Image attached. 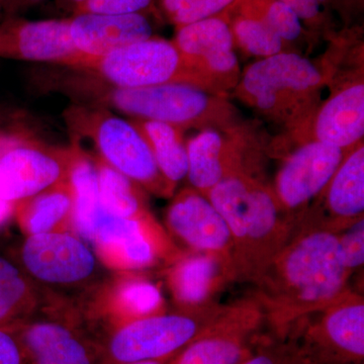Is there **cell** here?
Segmentation results:
<instances>
[{"label": "cell", "instance_id": "obj_1", "mask_svg": "<svg viewBox=\"0 0 364 364\" xmlns=\"http://www.w3.org/2000/svg\"><path fill=\"white\" fill-rule=\"evenodd\" d=\"M338 236L323 231L296 232L254 284L253 298L277 340L332 303L348 287Z\"/></svg>", "mask_w": 364, "mask_h": 364}, {"label": "cell", "instance_id": "obj_2", "mask_svg": "<svg viewBox=\"0 0 364 364\" xmlns=\"http://www.w3.org/2000/svg\"><path fill=\"white\" fill-rule=\"evenodd\" d=\"M70 182L74 193L72 232L114 272H140L168 267L183 254L156 221L126 219L112 214L100 203L97 167L93 158L72 146Z\"/></svg>", "mask_w": 364, "mask_h": 364}, {"label": "cell", "instance_id": "obj_3", "mask_svg": "<svg viewBox=\"0 0 364 364\" xmlns=\"http://www.w3.org/2000/svg\"><path fill=\"white\" fill-rule=\"evenodd\" d=\"M208 198L231 233L234 282L255 284L294 232L272 188L241 167L230 171Z\"/></svg>", "mask_w": 364, "mask_h": 364}, {"label": "cell", "instance_id": "obj_4", "mask_svg": "<svg viewBox=\"0 0 364 364\" xmlns=\"http://www.w3.org/2000/svg\"><path fill=\"white\" fill-rule=\"evenodd\" d=\"M16 263L56 306H64L68 291H78L82 301L109 277L95 251L72 231L26 237Z\"/></svg>", "mask_w": 364, "mask_h": 364}, {"label": "cell", "instance_id": "obj_5", "mask_svg": "<svg viewBox=\"0 0 364 364\" xmlns=\"http://www.w3.org/2000/svg\"><path fill=\"white\" fill-rule=\"evenodd\" d=\"M224 305L158 314L119 326L100 342L102 361H168L198 338Z\"/></svg>", "mask_w": 364, "mask_h": 364}, {"label": "cell", "instance_id": "obj_6", "mask_svg": "<svg viewBox=\"0 0 364 364\" xmlns=\"http://www.w3.org/2000/svg\"><path fill=\"white\" fill-rule=\"evenodd\" d=\"M67 121L75 133L95 143L100 158L112 168L159 198H171L176 186L158 168L149 145L132 122L97 109H78L67 114Z\"/></svg>", "mask_w": 364, "mask_h": 364}, {"label": "cell", "instance_id": "obj_7", "mask_svg": "<svg viewBox=\"0 0 364 364\" xmlns=\"http://www.w3.org/2000/svg\"><path fill=\"white\" fill-rule=\"evenodd\" d=\"M296 339L310 364H363L364 299L347 289L318 312L299 321Z\"/></svg>", "mask_w": 364, "mask_h": 364}, {"label": "cell", "instance_id": "obj_8", "mask_svg": "<svg viewBox=\"0 0 364 364\" xmlns=\"http://www.w3.org/2000/svg\"><path fill=\"white\" fill-rule=\"evenodd\" d=\"M324 82L318 67L296 53L282 52L248 67L238 85L239 95L270 117H293L296 105H306Z\"/></svg>", "mask_w": 364, "mask_h": 364}, {"label": "cell", "instance_id": "obj_9", "mask_svg": "<svg viewBox=\"0 0 364 364\" xmlns=\"http://www.w3.org/2000/svg\"><path fill=\"white\" fill-rule=\"evenodd\" d=\"M78 68L97 72L119 88L147 87L166 83L198 86L193 71L174 43L156 38L119 48L100 58L86 57Z\"/></svg>", "mask_w": 364, "mask_h": 364}, {"label": "cell", "instance_id": "obj_10", "mask_svg": "<svg viewBox=\"0 0 364 364\" xmlns=\"http://www.w3.org/2000/svg\"><path fill=\"white\" fill-rule=\"evenodd\" d=\"M73 149L0 135V200L16 203L70 178Z\"/></svg>", "mask_w": 364, "mask_h": 364}, {"label": "cell", "instance_id": "obj_11", "mask_svg": "<svg viewBox=\"0 0 364 364\" xmlns=\"http://www.w3.org/2000/svg\"><path fill=\"white\" fill-rule=\"evenodd\" d=\"M119 111L147 121L161 122L181 129L208 124L224 102L188 83H166L147 87L119 88L105 95Z\"/></svg>", "mask_w": 364, "mask_h": 364}, {"label": "cell", "instance_id": "obj_12", "mask_svg": "<svg viewBox=\"0 0 364 364\" xmlns=\"http://www.w3.org/2000/svg\"><path fill=\"white\" fill-rule=\"evenodd\" d=\"M253 296L224 305L202 334L167 364H242L253 354L252 340L264 323Z\"/></svg>", "mask_w": 364, "mask_h": 364}, {"label": "cell", "instance_id": "obj_13", "mask_svg": "<svg viewBox=\"0 0 364 364\" xmlns=\"http://www.w3.org/2000/svg\"><path fill=\"white\" fill-rule=\"evenodd\" d=\"M348 152L329 144L310 140L287 156L272 188L282 214L294 230Z\"/></svg>", "mask_w": 364, "mask_h": 364}, {"label": "cell", "instance_id": "obj_14", "mask_svg": "<svg viewBox=\"0 0 364 364\" xmlns=\"http://www.w3.org/2000/svg\"><path fill=\"white\" fill-rule=\"evenodd\" d=\"M165 227L182 252L214 256L229 269L234 282L231 233L207 196L193 188L182 189L167 208Z\"/></svg>", "mask_w": 364, "mask_h": 364}, {"label": "cell", "instance_id": "obj_15", "mask_svg": "<svg viewBox=\"0 0 364 364\" xmlns=\"http://www.w3.org/2000/svg\"><path fill=\"white\" fill-rule=\"evenodd\" d=\"M364 220V147L349 151L324 191L306 208L296 232L338 235Z\"/></svg>", "mask_w": 364, "mask_h": 364}, {"label": "cell", "instance_id": "obj_16", "mask_svg": "<svg viewBox=\"0 0 364 364\" xmlns=\"http://www.w3.org/2000/svg\"><path fill=\"white\" fill-rule=\"evenodd\" d=\"M88 320L104 323L107 333L119 326L166 312L156 284L140 272H114L80 304Z\"/></svg>", "mask_w": 364, "mask_h": 364}, {"label": "cell", "instance_id": "obj_17", "mask_svg": "<svg viewBox=\"0 0 364 364\" xmlns=\"http://www.w3.org/2000/svg\"><path fill=\"white\" fill-rule=\"evenodd\" d=\"M173 43L200 87L205 85V79L227 81L231 85L237 82L239 62L231 26L224 13L178 26Z\"/></svg>", "mask_w": 364, "mask_h": 364}, {"label": "cell", "instance_id": "obj_18", "mask_svg": "<svg viewBox=\"0 0 364 364\" xmlns=\"http://www.w3.org/2000/svg\"><path fill=\"white\" fill-rule=\"evenodd\" d=\"M20 342L28 364H100V344L63 321L31 320L9 330Z\"/></svg>", "mask_w": 364, "mask_h": 364}, {"label": "cell", "instance_id": "obj_19", "mask_svg": "<svg viewBox=\"0 0 364 364\" xmlns=\"http://www.w3.org/2000/svg\"><path fill=\"white\" fill-rule=\"evenodd\" d=\"M0 57L57 62L78 68L85 58L72 42L68 20H9L0 25Z\"/></svg>", "mask_w": 364, "mask_h": 364}, {"label": "cell", "instance_id": "obj_20", "mask_svg": "<svg viewBox=\"0 0 364 364\" xmlns=\"http://www.w3.org/2000/svg\"><path fill=\"white\" fill-rule=\"evenodd\" d=\"M165 279L177 310H198L215 305L218 296L233 282L231 272L208 254H182L165 268Z\"/></svg>", "mask_w": 364, "mask_h": 364}, {"label": "cell", "instance_id": "obj_21", "mask_svg": "<svg viewBox=\"0 0 364 364\" xmlns=\"http://www.w3.org/2000/svg\"><path fill=\"white\" fill-rule=\"evenodd\" d=\"M70 35L80 54L100 58L119 48L153 38V26L144 14H79L70 18Z\"/></svg>", "mask_w": 364, "mask_h": 364}, {"label": "cell", "instance_id": "obj_22", "mask_svg": "<svg viewBox=\"0 0 364 364\" xmlns=\"http://www.w3.org/2000/svg\"><path fill=\"white\" fill-rule=\"evenodd\" d=\"M363 134L364 85L359 81L344 86L320 107L312 140L350 151L360 144Z\"/></svg>", "mask_w": 364, "mask_h": 364}, {"label": "cell", "instance_id": "obj_23", "mask_svg": "<svg viewBox=\"0 0 364 364\" xmlns=\"http://www.w3.org/2000/svg\"><path fill=\"white\" fill-rule=\"evenodd\" d=\"M74 193L70 178L16 203L14 215L28 236L72 231Z\"/></svg>", "mask_w": 364, "mask_h": 364}, {"label": "cell", "instance_id": "obj_24", "mask_svg": "<svg viewBox=\"0 0 364 364\" xmlns=\"http://www.w3.org/2000/svg\"><path fill=\"white\" fill-rule=\"evenodd\" d=\"M188 174L191 188L207 196L241 160L228 147L219 131L207 128L186 144Z\"/></svg>", "mask_w": 364, "mask_h": 364}, {"label": "cell", "instance_id": "obj_25", "mask_svg": "<svg viewBox=\"0 0 364 364\" xmlns=\"http://www.w3.org/2000/svg\"><path fill=\"white\" fill-rule=\"evenodd\" d=\"M46 306L44 293L20 265L0 256V328L14 329Z\"/></svg>", "mask_w": 364, "mask_h": 364}, {"label": "cell", "instance_id": "obj_26", "mask_svg": "<svg viewBox=\"0 0 364 364\" xmlns=\"http://www.w3.org/2000/svg\"><path fill=\"white\" fill-rule=\"evenodd\" d=\"M100 203L119 217L134 220L154 219L140 186L112 168L102 158H95Z\"/></svg>", "mask_w": 364, "mask_h": 364}, {"label": "cell", "instance_id": "obj_27", "mask_svg": "<svg viewBox=\"0 0 364 364\" xmlns=\"http://www.w3.org/2000/svg\"><path fill=\"white\" fill-rule=\"evenodd\" d=\"M132 124L149 145L163 176L176 186L188 174V151L181 129L147 119H138Z\"/></svg>", "mask_w": 364, "mask_h": 364}, {"label": "cell", "instance_id": "obj_28", "mask_svg": "<svg viewBox=\"0 0 364 364\" xmlns=\"http://www.w3.org/2000/svg\"><path fill=\"white\" fill-rule=\"evenodd\" d=\"M233 33L235 44L244 52L263 59L284 52V41L264 23L229 7L224 11Z\"/></svg>", "mask_w": 364, "mask_h": 364}, {"label": "cell", "instance_id": "obj_29", "mask_svg": "<svg viewBox=\"0 0 364 364\" xmlns=\"http://www.w3.org/2000/svg\"><path fill=\"white\" fill-rule=\"evenodd\" d=\"M231 9L264 21L284 44L294 42L304 33V23L282 0H236Z\"/></svg>", "mask_w": 364, "mask_h": 364}, {"label": "cell", "instance_id": "obj_30", "mask_svg": "<svg viewBox=\"0 0 364 364\" xmlns=\"http://www.w3.org/2000/svg\"><path fill=\"white\" fill-rule=\"evenodd\" d=\"M236 0H160L168 20L178 26L221 14Z\"/></svg>", "mask_w": 364, "mask_h": 364}, {"label": "cell", "instance_id": "obj_31", "mask_svg": "<svg viewBox=\"0 0 364 364\" xmlns=\"http://www.w3.org/2000/svg\"><path fill=\"white\" fill-rule=\"evenodd\" d=\"M242 364H310L293 336L262 345Z\"/></svg>", "mask_w": 364, "mask_h": 364}, {"label": "cell", "instance_id": "obj_32", "mask_svg": "<svg viewBox=\"0 0 364 364\" xmlns=\"http://www.w3.org/2000/svg\"><path fill=\"white\" fill-rule=\"evenodd\" d=\"M153 0H85L74 9V14H143L152 4Z\"/></svg>", "mask_w": 364, "mask_h": 364}, {"label": "cell", "instance_id": "obj_33", "mask_svg": "<svg viewBox=\"0 0 364 364\" xmlns=\"http://www.w3.org/2000/svg\"><path fill=\"white\" fill-rule=\"evenodd\" d=\"M345 267L352 273L363 267L364 220L337 235Z\"/></svg>", "mask_w": 364, "mask_h": 364}, {"label": "cell", "instance_id": "obj_34", "mask_svg": "<svg viewBox=\"0 0 364 364\" xmlns=\"http://www.w3.org/2000/svg\"><path fill=\"white\" fill-rule=\"evenodd\" d=\"M298 14L304 26L320 28L325 25L322 6L316 0H282Z\"/></svg>", "mask_w": 364, "mask_h": 364}, {"label": "cell", "instance_id": "obj_35", "mask_svg": "<svg viewBox=\"0 0 364 364\" xmlns=\"http://www.w3.org/2000/svg\"><path fill=\"white\" fill-rule=\"evenodd\" d=\"M0 364H28L16 335L0 328Z\"/></svg>", "mask_w": 364, "mask_h": 364}, {"label": "cell", "instance_id": "obj_36", "mask_svg": "<svg viewBox=\"0 0 364 364\" xmlns=\"http://www.w3.org/2000/svg\"><path fill=\"white\" fill-rule=\"evenodd\" d=\"M14 210H16V205L0 200V225L4 224L6 220L14 215Z\"/></svg>", "mask_w": 364, "mask_h": 364}, {"label": "cell", "instance_id": "obj_37", "mask_svg": "<svg viewBox=\"0 0 364 364\" xmlns=\"http://www.w3.org/2000/svg\"><path fill=\"white\" fill-rule=\"evenodd\" d=\"M168 361L162 360H147L134 361V363H117V361H102L100 364H167Z\"/></svg>", "mask_w": 364, "mask_h": 364}, {"label": "cell", "instance_id": "obj_38", "mask_svg": "<svg viewBox=\"0 0 364 364\" xmlns=\"http://www.w3.org/2000/svg\"><path fill=\"white\" fill-rule=\"evenodd\" d=\"M64 1L66 2L67 6H71L74 9L76 6H78L81 2L85 1V0H64Z\"/></svg>", "mask_w": 364, "mask_h": 364}, {"label": "cell", "instance_id": "obj_39", "mask_svg": "<svg viewBox=\"0 0 364 364\" xmlns=\"http://www.w3.org/2000/svg\"><path fill=\"white\" fill-rule=\"evenodd\" d=\"M16 0H0V4H2V2H4V4H6L7 6H11V4H14V2H16Z\"/></svg>", "mask_w": 364, "mask_h": 364}, {"label": "cell", "instance_id": "obj_40", "mask_svg": "<svg viewBox=\"0 0 364 364\" xmlns=\"http://www.w3.org/2000/svg\"><path fill=\"white\" fill-rule=\"evenodd\" d=\"M26 4H38V2L44 1V0H23Z\"/></svg>", "mask_w": 364, "mask_h": 364}]
</instances>
